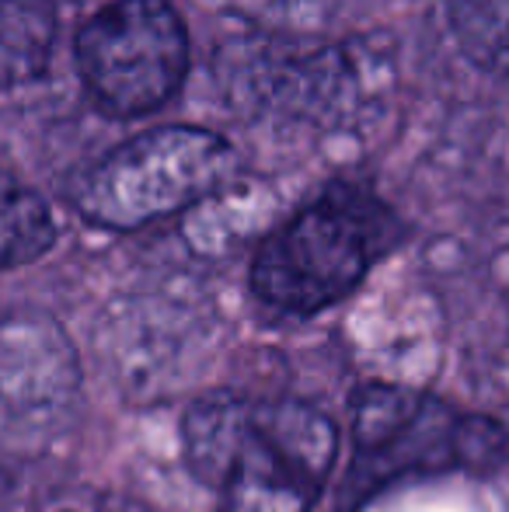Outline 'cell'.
Listing matches in <instances>:
<instances>
[{
    "label": "cell",
    "mask_w": 509,
    "mask_h": 512,
    "mask_svg": "<svg viewBox=\"0 0 509 512\" xmlns=\"http://www.w3.org/2000/svg\"><path fill=\"white\" fill-rule=\"evenodd\" d=\"M182 453L217 512H311L339 457V429L297 398L210 394L185 411Z\"/></svg>",
    "instance_id": "6da1fadb"
},
{
    "label": "cell",
    "mask_w": 509,
    "mask_h": 512,
    "mask_svg": "<svg viewBox=\"0 0 509 512\" xmlns=\"http://www.w3.org/2000/svg\"><path fill=\"white\" fill-rule=\"evenodd\" d=\"M394 241L398 220L374 192L328 185L258 244L248 283L265 307L311 317L349 297Z\"/></svg>",
    "instance_id": "7a4b0ae2"
},
{
    "label": "cell",
    "mask_w": 509,
    "mask_h": 512,
    "mask_svg": "<svg viewBox=\"0 0 509 512\" xmlns=\"http://www.w3.org/2000/svg\"><path fill=\"white\" fill-rule=\"evenodd\" d=\"M509 464V429L433 394L367 384L353 401V464L342 502L370 499L412 474H492Z\"/></svg>",
    "instance_id": "3957f363"
},
{
    "label": "cell",
    "mask_w": 509,
    "mask_h": 512,
    "mask_svg": "<svg viewBox=\"0 0 509 512\" xmlns=\"http://www.w3.org/2000/svg\"><path fill=\"white\" fill-rule=\"evenodd\" d=\"M238 171L224 136L199 126H161L119 143L74 185V206L105 230H136L203 203Z\"/></svg>",
    "instance_id": "277c9868"
},
{
    "label": "cell",
    "mask_w": 509,
    "mask_h": 512,
    "mask_svg": "<svg viewBox=\"0 0 509 512\" xmlns=\"http://www.w3.org/2000/svg\"><path fill=\"white\" fill-rule=\"evenodd\" d=\"M77 70L102 112H157L189 74V32L168 0H112L77 32Z\"/></svg>",
    "instance_id": "5b68a950"
},
{
    "label": "cell",
    "mask_w": 509,
    "mask_h": 512,
    "mask_svg": "<svg viewBox=\"0 0 509 512\" xmlns=\"http://www.w3.org/2000/svg\"><path fill=\"white\" fill-rule=\"evenodd\" d=\"M81 373L67 335L46 317L4 324V425L7 436H49L74 408Z\"/></svg>",
    "instance_id": "8992f818"
},
{
    "label": "cell",
    "mask_w": 509,
    "mask_h": 512,
    "mask_svg": "<svg viewBox=\"0 0 509 512\" xmlns=\"http://www.w3.org/2000/svg\"><path fill=\"white\" fill-rule=\"evenodd\" d=\"M53 0H4L0 4V77L7 88L39 81L56 49Z\"/></svg>",
    "instance_id": "52a82bcc"
},
{
    "label": "cell",
    "mask_w": 509,
    "mask_h": 512,
    "mask_svg": "<svg viewBox=\"0 0 509 512\" xmlns=\"http://www.w3.org/2000/svg\"><path fill=\"white\" fill-rule=\"evenodd\" d=\"M447 11L464 56L509 77V0H447Z\"/></svg>",
    "instance_id": "ba28073f"
},
{
    "label": "cell",
    "mask_w": 509,
    "mask_h": 512,
    "mask_svg": "<svg viewBox=\"0 0 509 512\" xmlns=\"http://www.w3.org/2000/svg\"><path fill=\"white\" fill-rule=\"evenodd\" d=\"M60 237L53 220V209L32 189H21L18 182H7L4 189V269H21L28 262H39Z\"/></svg>",
    "instance_id": "9c48e42d"
},
{
    "label": "cell",
    "mask_w": 509,
    "mask_h": 512,
    "mask_svg": "<svg viewBox=\"0 0 509 512\" xmlns=\"http://www.w3.org/2000/svg\"><path fill=\"white\" fill-rule=\"evenodd\" d=\"M220 11L269 28H307L325 21L339 0H210Z\"/></svg>",
    "instance_id": "30bf717a"
}]
</instances>
